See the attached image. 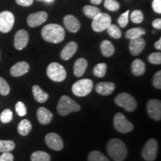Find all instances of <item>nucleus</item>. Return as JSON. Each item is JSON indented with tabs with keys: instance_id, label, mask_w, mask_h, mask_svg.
<instances>
[{
	"instance_id": "9d476101",
	"label": "nucleus",
	"mask_w": 161,
	"mask_h": 161,
	"mask_svg": "<svg viewBox=\"0 0 161 161\" xmlns=\"http://www.w3.org/2000/svg\"><path fill=\"white\" fill-rule=\"evenodd\" d=\"M14 16L10 11H3L0 13V31L8 33L14 25Z\"/></svg>"
},
{
	"instance_id": "a18cd8bd",
	"label": "nucleus",
	"mask_w": 161,
	"mask_h": 161,
	"mask_svg": "<svg viewBox=\"0 0 161 161\" xmlns=\"http://www.w3.org/2000/svg\"><path fill=\"white\" fill-rule=\"evenodd\" d=\"M154 47H155L156 49L161 50V39L160 38L155 43H154Z\"/></svg>"
},
{
	"instance_id": "f3484780",
	"label": "nucleus",
	"mask_w": 161,
	"mask_h": 161,
	"mask_svg": "<svg viewBox=\"0 0 161 161\" xmlns=\"http://www.w3.org/2000/svg\"><path fill=\"white\" fill-rule=\"evenodd\" d=\"M29 70V64L25 61H20L14 64L11 69V75L14 77H20Z\"/></svg>"
},
{
	"instance_id": "58836bf2",
	"label": "nucleus",
	"mask_w": 161,
	"mask_h": 161,
	"mask_svg": "<svg viewBox=\"0 0 161 161\" xmlns=\"http://www.w3.org/2000/svg\"><path fill=\"white\" fill-rule=\"evenodd\" d=\"M128 14H129V11H127L122 14L120 15V17L118 19V23L120 25V27L125 28L128 23Z\"/></svg>"
},
{
	"instance_id": "6ab92c4d",
	"label": "nucleus",
	"mask_w": 161,
	"mask_h": 161,
	"mask_svg": "<svg viewBox=\"0 0 161 161\" xmlns=\"http://www.w3.org/2000/svg\"><path fill=\"white\" fill-rule=\"evenodd\" d=\"M115 90V84L113 82H101L96 86V91L102 96H108Z\"/></svg>"
},
{
	"instance_id": "4be33fe9",
	"label": "nucleus",
	"mask_w": 161,
	"mask_h": 161,
	"mask_svg": "<svg viewBox=\"0 0 161 161\" xmlns=\"http://www.w3.org/2000/svg\"><path fill=\"white\" fill-rule=\"evenodd\" d=\"M32 92L35 100L39 103H44L49 98V94L43 91L39 85H34L32 87Z\"/></svg>"
},
{
	"instance_id": "7ed1b4c3",
	"label": "nucleus",
	"mask_w": 161,
	"mask_h": 161,
	"mask_svg": "<svg viewBox=\"0 0 161 161\" xmlns=\"http://www.w3.org/2000/svg\"><path fill=\"white\" fill-rule=\"evenodd\" d=\"M80 110L79 104L67 96H62L57 106L58 113L60 116H66L70 113L79 111Z\"/></svg>"
},
{
	"instance_id": "ddd939ff",
	"label": "nucleus",
	"mask_w": 161,
	"mask_h": 161,
	"mask_svg": "<svg viewBox=\"0 0 161 161\" xmlns=\"http://www.w3.org/2000/svg\"><path fill=\"white\" fill-rule=\"evenodd\" d=\"M48 14L45 11H38L30 14L27 18V23L30 27L35 28L43 23L47 19Z\"/></svg>"
},
{
	"instance_id": "f704fd0d",
	"label": "nucleus",
	"mask_w": 161,
	"mask_h": 161,
	"mask_svg": "<svg viewBox=\"0 0 161 161\" xmlns=\"http://www.w3.org/2000/svg\"><path fill=\"white\" fill-rule=\"evenodd\" d=\"M130 19H131L133 23L136 24L142 23L144 19L143 14L142 13V11H139V10H135L130 14Z\"/></svg>"
},
{
	"instance_id": "de8ad7c7",
	"label": "nucleus",
	"mask_w": 161,
	"mask_h": 161,
	"mask_svg": "<svg viewBox=\"0 0 161 161\" xmlns=\"http://www.w3.org/2000/svg\"><path fill=\"white\" fill-rule=\"evenodd\" d=\"M41 1H43V0H41ZM44 1H46V2H48V3H51V2L53 1V0H44Z\"/></svg>"
},
{
	"instance_id": "37998d69",
	"label": "nucleus",
	"mask_w": 161,
	"mask_h": 161,
	"mask_svg": "<svg viewBox=\"0 0 161 161\" xmlns=\"http://www.w3.org/2000/svg\"><path fill=\"white\" fill-rule=\"evenodd\" d=\"M18 5L24 6V7H29L33 4V0H16Z\"/></svg>"
},
{
	"instance_id": "0eeeda50",
	"label": "nucleus",
	"mask_w": 161,
	"mask_h": 161,
	"mask_svg": "<svg viewBox=\"0 0 161 161\" xmlns=\"http://www.w3.org/2000/svg\"><path fill=\"white\" fill-rule=\"evenodd\" d=\"M111 25V17L105 13H99L92 19L91 27L96 32H102Z\"/></svg>"
},
{
	"instance_id": "cd10ccee",
	"label": "nucleus",
	"mask_w": 161,
	"mask_h": 161,
	"mask_svg": "<svg viewBox=\"0 0 161 161\" xmlns=\"http://www.w3.org/2000/svg\"><path fill=\"white\" fill-rule=\"evenodd\" d=\"M15 148V142L12 140H0V152H11Z\"/></svg>"
},
{
	"instance_id": "1a4fd4ad",
	"label": "nucleus",
	"mask_w": 161,
	"mask_h": 161,
	"mask_svg": "<svg viewBox=\"0 0 161 161\" xmlns=\"http://www.w3.org/2000/svg\"><path fill=\"white\" fill-rule=\"evenodd\" d=\"M158 145L155 139H150L147 141L142 151V156L145 160L154 161L158 155Z\"/></svg>"
},
{
	"instance_id": "473e14b6",
	"label": "nucleus",
	"mask_w": 161,
	"mask_h": 161,
	"mask_svg": "<svg viewBox=\"0 0 161 161\" xmlns=\"http://www.w3.org/2000/svg\"><path fill=\"white\" fill-rule=\"evenodd\" d=\"M104 6L106 9L110 11H116L119 9V3L116 0H104Z\"/></svg>"
},
{
	"instance_id": "c85d7f7f",
	"label": "nucleus",
	"mask_w": 161,
	"mask_h": 161,
	"mask_svg": "<svg viewBox=\"0 0 161 161\" xmlns=\"http://www.w3.org/2000/svg\"><path fill=\"white\" fill-rule=\"evenodd\" d=\"M83 11L86 17L91 19H93L96 15H98V14L101 13L100 10L98 8L95 7V6L92 5H85L83 8Z\"/></svg>"
},
{
	"instance_id": "79ce46f5",
	"label": "nucleus",
	"mask_w": 161,
	"mask_h": 161,
	"mask_svg": "<svg viewBox=\"0 0 161 161\" xmlns=\"http://www.w3.org/2000/svg\"><path fill=\"white\" fill-rule=\"evenodd\" d=\"M152 5L153 10L156 13L161 14V0H154Z\"/></svg>"
},
{
	"instance_id": "c03bdc74",
	"label": "nucleus",
	"mask_w": 161,
	"mask_h": 161,
	"mask_svg": "<svg viewBox=\"0 0 161 161\" xmlns=\"http://www.w3.org/2000/svg\"><path fill=\"white\" fill-rule=\"evenodd\" d=\"M152 25L153 27L157 29H161V19L159 18V19H154V21L152 22Z\"/></svg>"
},
{
	"instance_id": "5701e85b",
	"label": "nucleus",
	"mask_w": 161,
	"mask_h": 161,
	"mask_svg": "<svg viewBox=\"0 0 161 161\" xmlns=\"http://www.w3.org/2000/svg\"><path fill=\"white\" fill-rule=\"evenodd\" d=\"M131 71L134 75H142L146 72V64L140 59L134 60L131 64Z\"/></svg>"
},
{
	"instance_id": "09e8293b",
	"label": "nucleus",
	"mask_w": 161,
	"mask_h": 161,
	"mask_svg": "<svg viewBox=\"0 0 161 161\" xmlns=\"http://www.w3.org/2000/svg\"><path fill=\"white\" fill-rule=\"evenodd\" d=\"M37 1H41V0H37Z\"/></svg>"
},
{
	"instance_id": "4c0bfd02",
	"label": "nucleus",
	"mask_w": 161,
	"mask_h": 161,
	"mask_svg": "<svg viewBox=\"0 0 161 161\" xmlns=\"http://www.w3.org/2000/svg\"><path fill=\"white\" fill-rule=\"evenodd\" d=\"M148 61L152 64H161V53L160 52H154L150 54L148 57Z\"/></svg>"
},
{
	"instance_id": "a19ab883",
	"label": "nucleus",
	"mask_w": 161,
	"mask_h": 161,
	"mask_svg": "<svg viewBox=\"0 0 161 161\" xmlns=\"http://www.w3.org/2000/svg\"><path fill=\"white\" fill-rule=\"evenodd\" d=\"M0 161H14V155L10 152H4L0 155Z\"/></svg>"
},
{
	"instance_id": "f257e3e1",
	"label": "nucleus",
	"mask_w": 161,
	"mask_h": 161,
	"mask_svg": "<svg viewBox=\"0 0 161 161\" xmlns=\"http://www.w3.org/2000/svg\"><path fill=\"white\" fill-rule=\"evenodd\" d=\"M42 37L49 43H59L64 40L65 31L58 24H48L42 29Z\"/></svg>"
},
{
	"instance_id": "bb28decb",
	"label": "nucleus",
	"mask_w": 161,
	"mask_h": 161,
	"mask_svg": "<svg viewBox=\"0 0 161 161\" xmlns=\"http://www.w3.org/2000/svg\"><path fill=\"white\" fill-rule=\"evenodd\" d=\"M31 161H51V156L43 151H36L31 155Z\"/></svg>"
},
{
	"instance_id": "9b49d317",
	"label": "nucleus",
	"mask_w": 161,
	"mask_h": 161,
	"mask_svg": "<svg viewBox=\"0 0 161 161\" xmlns=\"http://www.w3.org/2000/svg\"><path fill=\"white\" fill-rule=\"evenodd\" d=\"M148 116L155 121L161 119V102L158 99H151L147 104Z\"/></svg>"
},
{
	"instance_id": "72a5a7b5",
	"label": "nucleus",
	"mask_w": 161,
	"mask_h": 161,
	"mask_svg": "<svg viewBox=\"0 0 161 161\" xmlns=\"http://www.w3.org/2000/svg\"><path fill=\"white\" fill-rule=\"evenodd\" d=\"M13 119V112L11 109H5L0 115V120L3 123H8Z\"/></svg>"
},
{
	"instance_id": "c9c22d12",
	"label": "nucleus",
	"mask_w": 161,
	"mask_h": 161,
	"mask_svg": "<svg viewBox=\"0 0 161 161\" xmlns=\"http://www.w3.org/2000/svg\"><path fill=\"white\" fill-rule=\"evenodd\" d=\"M10 86L3 78L0 77V94L3 96H8L10 92Z\"/></svg>"
},
{
	"instance_id": "a878e982",
	"label": "nucleus",
	"mask_w": 161,
	"mask_h": 161,
	"mask_svg": "<svg viewBox=\"0 0 161 161\" xmlns=\"http://www.w3.org/2000/svg\"><path fill=\"white\" fill-rule=\"evenodd\" d=\"M146 35V31L142 28H133L128 30L125 34V37L127 39L133 40L136 39V38H139L142 36Z\"/></svg>"
},
{
	"instance_id": "393cba45",
	"label": "nucleus",
	"mask_w": 161,
	"mask_h": 161,
	"mask_svg": "<svg viewBox=\"0 0 161 161\" xmlns=\"http://www.w3.org/2000/svg\"><path fill=\"white\" fill-rule=\"evenodd\" d=\"M32 125L29 119H23L19 122L17 127L18 133L21 136H27L31 130Z\"/></svg>"
},
{
	"instance_id": "6e6552de",
	"label": "nucleus",
	"mask_w": 161,
	"mask_h": 161,
	"mask_svg": "<svg viewBox=\"0 0 161 161\" xmlns=\"http://www.w3.org/2000/svg\"><path fill=\"white\" fill-rule=\"evenodd\" d=\"M114 125L117 131L122 133V134H127L134 129L133 124L130 121L127 119L125 116L122 113H118L114 116Z\"/></svg>"
},
{
	"instance_id": "20e7f679",
	"label": "nucleus",
	"mask_w": 161,
	"mask_h": 161,
	"mask_svg": "<svg viewBox=\"0 0 161 161\" xmlns=\"http://www.w3.org/2000/svg\"><path fill=\"white\" fill-rule=\"evenodd\" d=\"M92 87L93 83L92 80L88 78H84L76 81L72 85V90L75 96L78 97H84L91 92Z\"/></svg>"
},
{
	"instance_id": "aec40b11",
	"label": "nucleus",
	"mask_w": 161,
	"mask_h": 161,
	"mask_svg": "<svg viewBox=\"0 0 161 161\" xmlns=\"http://www.w3.org/2000/svg\"><path fill=\"white\" fill-rule=\"evenodd\" d=\"M37 116L40 124L47 125L49 122H51L53 115H52V112L46 109V108L40 107V108H38L37 111Z\"/></svg>"
},
{
	"instance_id": "7c9ffc66",
	"label": "nucleus",
	"mask_w": 161,
	"mask_h": 161,
	"mask_svg": "<svg viewBox=\"0 0 161 161\" xmlns=\"http://www.w3.org/2000/svg\"><path fill=\"white\" fill-rule=\"evenodd\" d=\"M107 64L104 63H100L96 65L93 69L94 75L98 78H103L106 74Z\"/></svg>"
},
{
	"instance_id": "e433bc0d",
	"label": "nucleus",
	"mask_w": 161,
	"mask_h": 161,
	"mask_svg": "<svg viewBox=\"0 0 161 161\" xmlns=\"http://www.w3.org/2000/svg\"><path fill=\"white\" fill-rule=\"evenodd\" d=\"M15 110L17 115L19 116H24L27 114V108L25 104L22 102H18L15 105Z\"/></svg>"
},
{
	"instance_id": "2f4dec72",
	"label": "nucleus",
	"mask_w": 161,
	"mask_h": 161,
	"mask_svg": "<svg viewBox=\"0 0 161 161\" xmlns=\"http://www.w3.org/2000/svg\"><path fill=\"white\" fill-rule=\"evenodd\" d=\"M108 35L114 39H119L122 36V32L118 26L116 25H110L107 29Z\"/></svg>"
},
{
	"instance_id": "423d86ee",
	"label": "nucleus",
	"mask_w": 161,
	"mask_h": 161,
	"mask_svg": "<svg viewBox=\"0 0 161 161\" xmlns=\"http://www.w3.org/2000/svg\"><path fill=\"white\" fill-rule=\"evenodd\" d=\"M115 103L128 112L134 111L137 107L135 98L127 92H122L119 94L115 98Z\"/></svg>"
},
{
	"instance_id": "f03ea898",
	"label": "nucleus",
	"mask_w": 161,
	"mask_h": 161,
	"mask_svg": "<svg viewBox=\"0 0 161 161\" xmlns=\"http://www.w3.org/2000/svg\"><path fill=\"white\" fill-rule=\"evenodd\" d=\"M107 151L114 161H123L128 155V149L125 144L117 138L112 139L108 142Z\"/></svg>"
},
{
	"instance_id": "b1692460",
	"label": "nucleus",
	"mask_w": 161,
	"mask_h": 161,
	"mask_svg": "<svg viewBox=\"0 0 161 161\" xmlns=\"http://www.w3.org/2000/svg\"><path fill=\"white\" fill-rule=\"evenodd\" d=\"M100 49L104 57H110L115 52V48L109 40H103L100 44Z\"/></svg>"
},
{
	"instance_id": "2eb2a0df",
	"label": "nucleus",
	"mask_w": 161,
	"mask_h": 161,
	"mask_svg": "<svg viewBox=\"0 0 161 161\" xmlns=\"http://www.w3.org/2000/svg\"><path fill=\"white\" fill-rule=\"evenodd\" d=\"M146 46V41L142 37L130 40L129 43V49L132 55L136 56L140 55Z\"/></svg>"
},
{
	"instance_id": "ea45409f",
	"label": "nucleus",
	"mask_w": 161,
	"mask_h": 161,
	"mask_svg": "<svg viewBox=\"0 0 161 161\" xmlns=\"http://www.w3.org/2000/svg\"><path fill=\"white\" fill-rule=\"evenodd\" d=\"M153 85L157 89H161V71L159 70L153 77Z\"/></svg>"
},
{
	"instance_id": "4468645a",
	"label": "nucleus",
	"mask_w": 161,
	"mask_h": 161,
	"mask_svg": "<svg viewBox=\"0 0 161 161\" xmlns=\"http://www.w3.org/2000/svg\"><path fill=\"white\" fill-rule=\"evenodd\" d=\"M29 34L25 30H19L16 33L14 37V47L17 50H22L29 43Z\"/></svg>"
},
{
	"instance_id": "f8f14e48",
	"label": "nucleus",
	"mask_w": 161,
	"mask_h": 161,
	"mask_svg": "<svg viewBox=\"0 0 161 161\" xmlns=\"http://www.w3.org/2000/svg\"><path fill=\"white\" fill-rule=\"evenodd\" d=\"M46 143L50 148L55 151H60L64 148V142L61 137L56 133H49L45 137Z\"/></svg>"
},
{
	"instance_id": "dca6fc26",
	"label": "nucleus",
	"mask_w": 161,
	"mask_h": 161,
	"mask_svg": "<svg viewBox=\"0 0 161 161\" xmlns=\"http://www.w3.org/2000/svg\"><path fill=\"white\" fill-rule=\"evenodd\" d=\"M64 23L66 29L72 33H76L80 28V22L72 15H66L64 19Z\"/></svg>"
},
{
	"instance_id": "c756f323",
	"label": "nucleus",
	"mask_w": 161,
	"mask_h": 161,
	"mask_svg": "<svg viewBox=\"0 0 161 161\" xmlns=\"http://www.w3.org/2000/svg\"><path fill=\"white\" fill-rule=\"evenodd\" d=\"M88 161H110L108 158L98 151H92L88 155Z\"/></svg>"
},
{
	"instance_id": "39448f33",
	"label": "nucleus",
	"mask_w": 161,
	"mask_h": 161,
	"mask_svg": "<svg viewBox=\"0 0 161 161\" xmlns=\"http://www.w3.org/2000/svg\"><path fill=\"white\" fill-rule=\"evenodd\" d=\"M48 77L53 81L61 82L66 78V71L60 64L53 62L48 66L46 70Z\"/></svg>"
},
{
	"instance_id": "49530a36",
	"label": "nucleus",
	"mask_w": 161,
	"mask_h": 161,
	"mask_svg": "<svg viewBox=\"0 0 161 161\" xmlns=\"http://www.w3.org/2000/svg\"><path fill=\"white\" fill-rule=\"evenodd\" d=\"M102 1L103 0H90V2H91L92 4H93V5H100L101 3H102Z\"/></svg>"
},
{
	"instance_id": "412c9836",
	"label": "nucleus",
	"mask_w": 161,
	"mask_h": 161,
	"mask_svg": "<svg viewBox=\"0 0 161 161\" xmlns=\"http://www.w3.org/2000/svg\"><path fill=\"white\" fill-rule=\"evenodd\" d=\"M87 67V61L84 58H78L74 64V74L76 77H81Z\"/></svg>"
},
{
	"instance_id": "a211bd4d",
	"label": "nucleus",
	"mask_w": 161,
	"mask_h": 161,
	"mask_svg": "<svg viewBox=\"0 0 161 161\" xmlns=\"http://www.w3.org/2000/svg\"><path fill=\"white\" fill-rule=\"evenodd\" d=\"M78 49V45L75 42L71 41L64 46L60 53V57L64 60H67L71 58L75 54Z\"/></svg>"
}]
</instances>
